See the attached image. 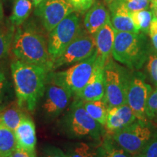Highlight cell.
<instances>
[{
	"label": "cell",
	"mask_w": 157,
	"mask_h": 157,
	"mask_svg": "<svg viewBox=\"0 0 157 157\" xmlns=\"http://www.w3.org/2000/svg\"><path fill=\"white\" fill-rule=\"evenodd\" d=\"M11 72L17 105L34 111L44 96L50 71L44 66L17 60L11 63Z\"/></svg>",
	"instance_id": "1"
},
{
	"label": "cell",
	"mask_w": 157,
	"mask_h": 157,
	"mask_svg": "<svg viewBox=\"0 0 157 157\" xmlns=\"http://www.w3.org/2000/svg\"><path fill=\"white\" fill-rule=\"evenodd\" d=\"M13 54L17 60L52 69V58L48 52L46 39L34 25L19 27L13 36Z\"/></svg>",
	"instance_id": "2"
},
{
	"label": "cell",
	"mask_w": 157,
	"mask_h": 157,
	"mask_svg": "<svg viewBox=\"0 0 157 157\" xmlns=\"http://www.w3.org/2000/svg\"><path fill=\"white\" fill-rule=\"evenodd\" d=\"M151 48L144 34L115 31L113 58L130 70H139L148 61Z\"/></svg>",
	"instance_id": "3"
},
{
	"label": "cell",
	"mask_w": 157,
	"mask_h": 157,
	"mask_svg": "<svg viewBox=\"0 0 157 157\" xmlns=\"http://www.w3.org/2000/svg\"><path fill=\"white\" fill-rule=\"evenodd\" d=\"M62 129L70 138L101 140L103 126L88 114L83 101L76 98L62 119Z\"/></svg>",
	"instance_id": "4"
},
{
	"label": "cell",
	"mask_w": 157,
	"mask_h": 157,
	"mask_svg": "<svg viewBox=\"0 0 157 157\" xmlns=\"http://www.w3.org/2000/svg\"><path fill=\"white\" fill-rule=\"evenodd\" d=\"M97 51L89 58L78 62L66 70L50 71L48 78L75 95L83 89L93 75L97 62Z\"/></svg>",
	"instance_id": "5"
},
{
	"label": "cell",
	"mask_w": 157,
	"mask_h": 157,
	"mask_svg": "<svg viewBox=\"0 0 157 157\" xmlns=\"http://www.w3.org/2000/svg\"><path fill=\"white\" fill-rule=\"evenodd\" d=\"M157 133V127L148 120L137 119L111 137L113 140L129 154H140Z\"/></svg>",
	"instance_id": "6"
},
{
	"label": "cell",
	"mask_w": 157,
	"mask_h": 157,
	"mask_svg": "<svg viewBox=\"0 0 157 157\" xmlns=\"http://www.w3.org/2000/svg\"><path fill=\"white\" fill-rule=\"evenodd\" d=\"M131 71L109 59L104 66L103 99L108 108L119 106L127 103V87Z\"/></svg>",
	"instance_id": "7"
},
{
	"label": "cell",
	"mask_w": 157,
	"mask_h": 157,
	"mask_svg": "<svg viewBox=\"0 0 157 157\" xmlns=\"http://www.w3.org/2000/svg\"><path fill=\"white\" fill-rule=\"evenodd\" d=\"M80 18L75 12L65 17L50 31L48 36V52L52 61L81 33Z\"/></svg>",
	"instance_id": "8"
},
{
	"label": "cell",
	"mask_w": 157,
	"mask_h": 157,
	"mask_svg": "<svg viewBox=\"0 0 157 157\" xmlns=\"http://www.w3.org/2000/svg\"><path fill=\"white\" fill-rule=\"evenodd\" d=\"M96 50L94 36L81 31L63 52L55 59L52 71L65 66H68L85 60Z\"/></svg>",
	"instance_id": "9"
},
{
	"label": "cell",
	"mask_w": 157,
	"mask_h": 157,
	"mask_svg": "<svg viewBox=\"0 0 157 157\" xmlns=\"http://www.w3.org/2000/svg\"><path fill=\"white\" fill-rule=\"evenodd\" d=\"M146 78L142 72L132 70L127 87V103L140 120H146V105L152 91L151 86L146 83Z\"/></svg>",
	"instance_id": "10"
},
{
	"label": "cell",
	"mask_w": 157,
	"mask_h": 157,
	"mask_svg": "<svg viewBox=\"0 0 157 157\" xmlns=\"http://www.w3.org/2000/svg\"><path fill=\"white\" fill-rule=\"evenodd\" d=\"M74 10L67 0H44L36 7L35 14L39 17L44 29L50 33Z\"/></svg>",
	"instance_id": "11"
},
{
	"label": "cell",
	"mask_w": 157,
	"mask_h": 157,
	"mask_svg": "<svg viewBox=\"0 0 157 157\" xmlns=\"http://www.w3.org/2000/svg\"><path fill=\"white\" fill-rule=\"evenodd\" d=\"M44 96V100L42 105L44 112L48 117L54 119L68 106L72 95L63 87L48 78Z\"/></svg>",
	"instance_id": "12"
},
{
	"label": "cell",
	"mask_w": 157,
	"mask_h": 157,
	"mask_svg": "<svg viewBox=\"0 0 157 157\" xmlns=\"http://www.w3.org/2000/svg\"><path fill=\"white\" fill-rule=\"evenodd\" d=\"M104 66L105 63L98 60L97 56V62L93 75L83 89L76 94V98L82 101H94L103 99L105 93Z\"/></svg>",
	"instance_id": "13"
},
{
	"label": "cell",
	"mask_w": 157,
	"mask_h": 157,
	"mask_svg": "<svg viewBox=\"0 0 157 157\" xmlns=\"http://www.w3.org/2000/svg\"><path fill=\"white\" fill-rule=\"evenodd\" d=\"M136 116L128 104L108 108L105 126L110 135L113 134L137 120Z\"/></svg>",
	"instance_id": "14"
},
{
	"label": "cell",
	"mask_w": 157,
	"mask_h": 157,
	"mask_svg": "<svg viewBox=\"0 0 157 157\" xmlns=\"http://www.w3.org/2000/svg\"><path fill=\"white\" fill-rule=\"evenodd\" d=\"M17 148L36 154V135L34 121L28 115L25 114L19 125L14 131Z\"/></svg>",
	"instance_id": "15"
},
{
	"label": "cell",
	"mask_w": 157,
	"mask_h": 157,
	"mask_svg": "<svg viewBox=\"0 0 157 157\" xmlns=\"http://www.w3.org/2000/svg\"><path fill=\"white\" fill-rule=\"evenodd\" d=\"M109 2V8L111 11V22L117 31L140 33L132 18L130 13L125 7L124 0H113Z\"/></svg>",
	"instance_id": "16"
},
{
	"label": "cell",
	"mask_w": 157,
	"mask_h": 157,
	"mask_svg": "<svg viewBox=\"0 0 157 157\" xmlns=\"http://www.w3.org/2000/svg\"><path fill=\"white\" fill-rule=\"evenodd\" d=\"M93 36L95 39L98 60L105 64L112 53L115 38V30L111 21L105 23Z\"/></svg>",
	"instance_id": "17"
},
{
	"label": "cell",
	"mask_w": 157,
	"mask_h": 157,
	"mask_svg": "<svg viewBox=\"0 0 157 157\" xmlns=\"http://www.w3.org/2000/svg\"><path fill=\"white\" fill-rule=\"evenodd\" d=\"M111 21L109 12L101 2H98L86 13L84 25L88 34L93 35L108 21Z\"/></svg>",
	"instance_id": "18"
},
{
	"label": "cell",
	"mask_w": 157,
	"mask_h": 157,
	"mask_svg": "<svg viewBox=\"0 0 157 157\" xmlns=\"http://www.w3.org/2000/svg\"><path fill=\"white\" fill-rule=\"evenodd\" d=\"M68 157H101V145H95L84 142H78L70 145L66 148Z\"/></svg>",
	"instance_id": "19"
},
{
	"label": "cell",
	"mask_w": 157,
	"mask_h": 157,
	"mask_svg": "<svg viewBox=\"0 0 157 157\" xmlns=\"http://www.w3.org/2000/svg\"><path fill=\"white\" fill-rule=\"evenodd\" d=\"M32 10L31 0H15L13 13L10 17L11 23L16 26H21L25 23Z\"/></svg>",
	"instance_id": "20"
},
{
	"label": "cell",
	"mask_w": 157,
	"mask_h": 157,
	"mask_svg": "<svg viewBox=\"0 0 157 157\" xmlns=\"http://www.w3.org/2000/svg\"><path fill=\"white\" fill-rule=\"evenodd\" d=\"M16 148L14 132L0 123V157H9Z\"/></svg>",
	"instance_id": "21"
},
{
	"label": "cell",
	"mask_w": 157,
	"mask_h": 157,
	"mask_svg": "<svg viewBox=\"0 0 157 157\" xmlns=\"http://www.w3.org/2000/svg\"><path fill=\"white\" fill-rule=\"evenodd\" d=\"M83 105L88 114L102 126L105 127L108 106L103 99L100 101H83Z\"/></svg>",
	"instance_id": "22"
},
{
	"label": "cell",
	"mask_w": 157,
	"mask_h": 157,
	"mask_svg": "<svg viewBox=\"0 0 157 157\" xmlns=\"http://www.w3.org/2000/svg\"><path fill=\"white\" fill-rule=\"evenodd\" d=\"M19 106L7 108L0 112V123L13 132L15 130L25 115Z\"/></svg>",
	"instance_id": "23"
},
{
	"label": "cell",
	"mask_w": 157,
	"mask_h": 157,
	"mask_svg": "<svg viewBox=\"0 0 157 157\" xmlns=\"http://www.w3.org/2000/svg\"><path fill=\"white\" fill-rule=\"evenodd\" d=\"M101 157H132L119 146L111 136H107L101 145Z\"/></svg>",
	"instance_id": "24"
},
{
	"label": "cell",
	"mask_w": 157,
	"mask_h": 157,
	"mask_svg": "<svg viewBox=\"0 0 157 157\" xmlns=\"http://www.w3.org/2000/svg\"><path fill=\"white\" fill-rule=\"evenodd\" d=\"M131 18L137 29L143 34H148L153 19L152 12L148 10L137 11L130 13Z\"/></svg>",
	"instance_id": "25"
},
{
	"label": "cell",
	"mask_w": 157,
	"mask_h": 157,
	"mask_svg": "<svg viewBox=\"0 0 157 157\" xmlns=\"http://www.w3.org/2000/svg\"><path fill=\"white\" fill-rule=\"evenodd\" d=\"M13 36V26H11V28L7 30L0 29V60L5 58L8 54Z\"/></svg>",
	"instance_id": "26"
},
{
	"label": "cell",
	"mask_w": 157,
	"mask_h": 157,
	"mask_svg": "<svg viewBox=\"0 0 157 157\" xmlns=\"http://www.w3.org/2000/svg\"><path fill=\"white\" fill-rule=\"evenodd\" d=\"M146 120L157 122V87L152 90L146 105Z\"/></svg>",
	"instance_id": "27"
},
{
	"label": "cell",
	"mask_w": 157,
	"mask_h": 157,
	"mask_svg": "<svg viewBox=\"0 0 157 157\" xmlns=\"http://www.w3.org/2000/svg\"><path fill=\"white\" fill-rule=\"evenodd\" d=\"M125 7L129 13L146 10L151 5V0H124Z\"/></svg>",
	"instance_id": "28"
},
{
	"label": "cell",
	"mask_w": 157,
	"mask_h": 157,
	"mask_svg": "<svg viewBox=\"0 0 157 157\" xmlns=\"http://www.w3.org/2000/svg\"><path fill=\"white\" fill-rule=\"evenodd\" d=\"M147 69L151 80L157 87V56L156 54H151L149 56Z\"/></svg>",
	"instance_id": "29"
},
{
	"label": "cell",
	"mask_w": 157,
	"mask_h": 157,
	"mask_svg": "<svg viewBox=\"0 0 157 157\" xmlns=\"http://www.w3.org/2000/svg\"><path fill=\"white\" fill-rule=\"evenodd\" d=\"M140 154L143 157H157V133Z\"/></svg>",
	"instance_id": "30"
},
{
	"label": "cell",
	"mask_w": 157,
	"mask_h": 157,
	"mask_svg": "<svg viewBox=\"0 0 157 157\" xmlns=\"http://www.w3.org/2000/svg\"><path fill=\"white\" fill-rule=\"evenodd\" d=\"M76 11L84 12L89 10L95 0H67Z\"/></svg>",
	"instance_id": "31"
},
{
	"label": "cell",
	"mask_w": 157,
	"mask_h": 157,
	"mask_svg": "<svg viewBox=\"0 0 157 157\" xmlns=\"http://www.w3.org/2000/svg\"><path fill=\"white\" fill-rule=\"evenodd\" d=\"M42 157H68V156L60 148L55 146H48L44 149Z\"/></svg>",
	"instance_id": "32"
},
{
	"label": "cell",
	"mask_w": 157,
	"mask_h": 157,
	"mask_svg": "<svg viewBox=\"0 0 157 157\" xmlns=\"http://www.w3.org/2000/svg\"><path fill=\"white\" fill-rule=\"evenodd\" d=\"M148 33L151 39L153 46L157 52V19L155 17H153Z\"/></svg>",
	"instance_id": "33"
},
{
	"label": "cell",
	"mask_w": 157,
	"mask_h": 157,
	"mask_svg": "<svg viewBox=\"0 0 157 157\" xmlns=\"http://www.w3.org/2000/svg\"><path fill=\"white\" fill-rule=\"evenodd\" d=\"M9 157H36V154H32L22 148H16Z\"/></svg>",
	"instance_id": "34"
},
{
	"label": "cell",
	"mask_w": 157,
	"mask_h": 157,
	"mask_svg": "<svg viewBox=\"0 0 157 157\" xmlns=\"http://www.w3.org/2000/svg\"><path fill=\"white\" fill-rule=\"evenodd\" d=\"M6 78L3 73L0 71V103H2L4 96V92H5L6 86Z\"/></svg>",
	"instance_id": "35"
},
{
	"label": "cell",
	"mask_w": 157,
	"mask_h": 157,
	"mask_svg": "<svg viewBox=\"0 0 157 157\" xmlns=\"http://www.w3.org/2000/svg\"><path fill=\"white\" fill-rule=\"evenodd\" d=\"M4 17V11H3V7L2 5L1 2H0V22L3 20Z\"/></svg>",
	"instance_id": "36"
},
{
	"label": "cell",
	"mask_w": 157,
	"mask_h": 157,
	"mask_svg": "<svg viewBox=\"0 0 157 157\" xmlns=\"http://www.w3.org/2000/svg\"><path fill=\"white\" fill-rule=\"evenodd\" d=\"M43 1H44V0H32V2L33 5L36 7L37 6H38L41 2H42Z\"/></svg>",
	"instance_id": "37"
},
{
	"label": "cell",
	"mask_w": 157,
	"mask_h": 157,
	"mask_svg": "<svg viewBox=\"0 0 157 157\" xmlns=\"http://www.w3.org/2000/svg\"><path fill=\"white\" fill-rule=\"evenodd\" d=\"M151 9H152V14L154 15V17L157 19V8L156 7H152Z\"/></svg>",
	"instance_id": "38"
},
{
	"label": "cell",
	"mask_w": 157,
	"mask_h": 157,
	"mask_svg": "<svg viewBox=\"0 0 157 157\" xmlns=\"http://www.w3.org/2000/svg\"><path fill=\"white\" fill-rule=\"evenodd\" d=\"M156 7L157 8V0H151V7Z\"/></svg>",
	"instance_id": "39"
},
{
	"label": "cell",
	"mask_w": 157,
	"mask_h": 157,
	"mask_svg": "<svg viewBox=\"0 0 157 157\" xmlns=\"http://www.w3.org/2000/svg\"><path fill=\"white\" fill-rule=\"evenodd\" d=\"M132 157H143V155L141 154H135V155H132Z\"/></svg>",
	"instance_id": "40"
}]
</instances>
